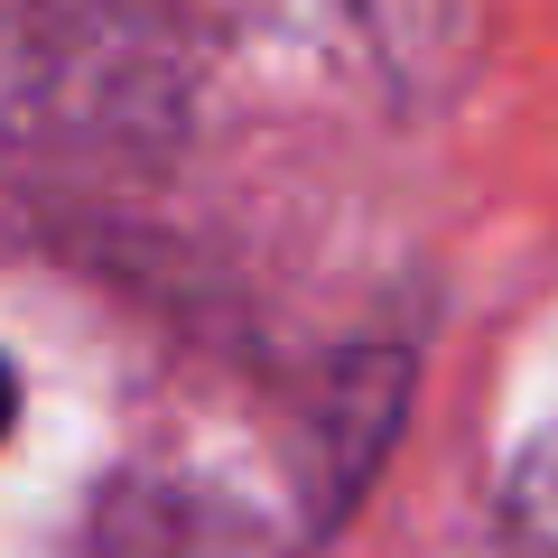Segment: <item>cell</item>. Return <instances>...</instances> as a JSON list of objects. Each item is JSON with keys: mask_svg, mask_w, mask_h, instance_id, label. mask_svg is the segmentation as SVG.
<instances>
[{"mask_svg": "<svg viewBox=\"0 0 558 558\" xmlns=\"http://www.w3.org/2000/svg\"><path fill=\"white\" fill-rule=\"evenodd\" d=\"M84 558H270L260 531L242 512H223L215 494H186V484H140L112 512H94Z\"/></svg>", "mask_w": 558, "mask_h": 558, "instance_id": "1", "label": "cell"}, {"mask_svg": "<svg viewBox=\"0 0 558 558\" xmlns=\"http://www.w3.org/2000/svg\"><path fill=\"white\" fill-rule=\"evenodd\" d=\"M502 558H558V418L521 447L502 484Z\"/></svg>", "mask_w": 558, "mask_h": 558, "instance_id": "2", "label": "cell"}, {"mask_svg": "<svg viewBox=\"0 0 558 558\" xmlns=\"http://www.w3.org/2000/svg\"><path fill=\"white\" fill-rule=\"evenodd\" d=\"M20 428V373H10V354H0V438Z\"/></svg>", "mask_w": 558, "mask_h": 558, "instance_id": "3", "label": "cell"}]
</instances>
